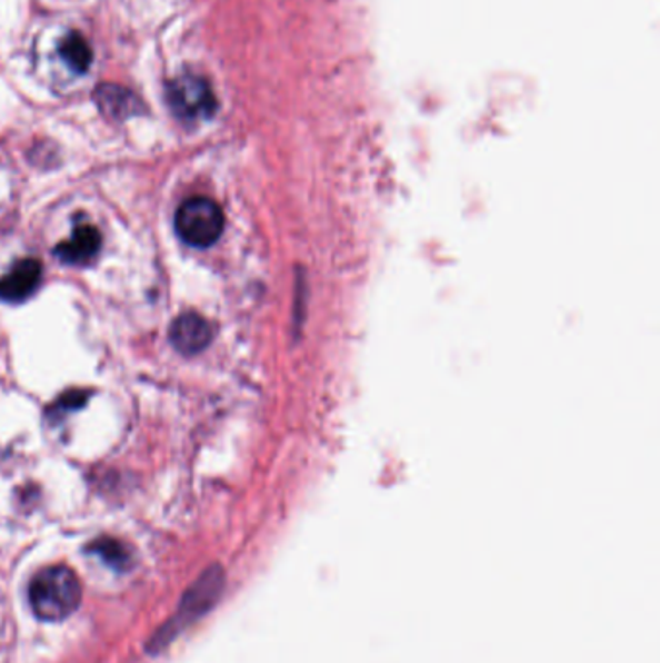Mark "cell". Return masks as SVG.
Masks as SVG:
<instances>
[{"label": "cell", "mask_w": 660, "mask_h": 663, "mask_svg": "<svg viewBox=\"0 0 660 663\" xmlns=\"http://www.w3.org/2000/svg\"><path fill=\"white\" fill-rule=\"evenodd\" d=\"M28 597L36 617L59 623L80 607L82 584L72 568L64 565L49 566L33 576Z\"/></svg>", "instance_id": "6da1fadb"}, {"label": "cell", "mask_w": 660, "mask_h": 663, "mask_svg": "<svg viewBox=\"0 0 660 663\" xmlns=\"http://www.w3.org/2000/svg\"><path fill=\"white\" fill-rule=\"evenodd\" d=\"M223 584H226V576L221 566H211L206 573L198 578V581L187 590V594L180 602L177 615L171 619V623H167L159 633H156L153 641H151V652H158V649H163L169 642L173 641L174 636L187 629L190 623H194L196 619L202 617L208 611L216 605L221 592H223Z\"/></svg>", "instance_id": "7a4b0ae2"}, {"label": "cell", "mask_w": 660, "mask_h": 663, "mask_svg": "<svg viewBox=\"0 0 660 663\" xmlns=\"http://www.w3.org/2000/svg\"><path fill=\"white\" fill-rule=\"evenodd\" d=\"M226 227V216L211 198L194 197L180 206L174 216V229L190 247L206 249L218 243Z\"/></svg>", "instance_id": "3957f363"}, {"label": "cell", "mask_w": 660, "mask_h": 663, "mask_svg": "<svg viewBox=\"0 0 660 663\" xmlns=\"http://www.w3.org/2000/svg\"><path fill=\"white\" fill-rule=\"evenodd\" d=\"M169 106L180 121L196 122L210 119L218 109V101L210 83L200 76L184 75L167 86Z\"/></svg>", "instance_id": "277c9868"}, {"label": "cell", "mask_w": 660, "mask_h": 663, "mask_svg": "<svg viewBox=\"0 0 660 663\" xmlns=\"http://www.w3.org/2000/svg\"><path fill=\"white\" fill-rule=\"evenodd\" d=\"M43 266L36 258H23L0 278V301L22 303L38 291Z\"/></svg>", "instance_id": "5b68a950"}, {"label": "cell", "mask_w": 660, "mask_h": 663, "mask_svg": "<svg viewBox=\"0 0 660 663\" xmlns=\"http://www.w3.org/2000/svg\"><path fill=\"white\" fill-rule=\"evenodd\" d=\"M171 344L182 355H196L210 346L213 332L206 318L198 313H184L171 325Z\"/></svg>", "instance_id": "8992f818"}, {"label": "cell", "mask_w": 660, "mask_h": 663, "mask_svg": "<svg viewBox=\"0 0 660 663\" xmlns=\"http://www.w3.org/2000/svg\"><path fill=\"white\" fill-rule=\"evenodd\" d=\"M99 249H101V234L98 227L80 224L76 226L72 237L68 241L60 243L54 249V255L67 265H88L90 260L98 257Z\"/></svg>", "instance_id": "52a82bcc"}, {"label": "cell", "mask_w": 660, "mask_h": 663, "mask_svg": "<svg viewBox=\"0 0 660 663\" xmlns=\"http://www.w3.org/2000/svg\"><path fill=\"white\" fill-rule=\"evenodd\" d=\"M93 99L98 103L101 113L107 115L113 121H122L132 115H138L142 111V101L136 98L130 90H124L114 83H101Z\"/></svg>", "instance_id": "ba28073f"}, {"label": "cell", "mask_w": 660, "mask_h": 663, "mask_svg": "<svg viewBox=\"0 0 660 663\" xmlns=\"http://www.w3.org/2000/svg\"><path fill=\"white\" fill-rule=\"evenodd\" d=\"M60 57L74 72H86L91 65V49L80 33H68L59 47Z\"/></svg>", "instance_id": "9c48e42d"}, {"label": "cell", "mask_w": 660, "mask_h": 663, "mask_svg": "<svg viewBox=\"0 0 660 663\" xmlns=\"http://www.w3.org/2000/svg\"><path fill=\"white\" fill-rule=\"evenodd\" d=\"M90 551H93L96 555L103 558L107 565L113 566V568H124L128 561V553L124 550L122 543L117 540H98L90 545Z\"/></svg>", "instance_id": "30bf717a"}]
</instances>
